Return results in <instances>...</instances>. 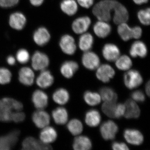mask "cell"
I'll return each instance as SVG.
<instances>
[{
    "label": "cell",
    "instance_id": "cell-1",
    "mask_svg": "<svg viewBox=\"0 0 150 150\" xmlns=\"http://www.w3.org/2000/svg\"><path fill=\"white\" fill-rule=\"evenodd\" d=\"M23 108L22 103L13 98H4L0 100V121H11L12 114L14 111L21 110Z\"/></svg>",
    "mask_w": 150,
    "mask_h": 150
},
{
    "label": "cell",
    "instance_id": "cell-2",
    "mask_svg": "<svg viewBox=\"0 0 150 150\" xmlns=\"http://www.w3.org/2000/svg\"><path fill=\"white\" fill-rule=\"evenodd\" d=\"M117 1L103 0L97 4L93 9V14L99 21H108L111 18L110 13L114 10Z\"/></svg>",
    "mask_w": 150,
    "mask_h": 150
},
{
    "label": "cell",
    "instance_id": "cell-3",
    "mask_svg": "<svg viewBox=\"0 0 150 150\" xmlns=\"http://www.w3.org/2000/svg\"><path fill=\"white\" fill-rule=\"evenodd\" d=\"M118 32L122 40L128 41L132 38L138 39L142 34V29L139 26L131 28L125 23L119 24Z\"/></svg>",
    "mask_w": 150,
    "mask_h": 150
},
{
    "label": "cell",
    "instance_id": "cell-4",
    "mask_svg": "<svg viewBox=\"0 0 150 150\" xmlns=\"http://www.w3.org/2000/svg\"><path fill=\"white\" fill-rule=\"evenodd\" d=\"M124 82L126 87L130 89L137 88L143 83V78L138 71L131 70L124 76Z\"/></svg>",
    "mask_w": 150,
    "mask_h": 150
},
{
    "label": "cell",
    "instance_id": "cell-5",
    "mask_svg": "<svg viewBox=\"0 0 150 150\" xmlns=\"http://www.w3.org/2000/svg\"><path fill=\"white\" fill-rule=\"evenodd\" d=\"M19 134L18 130H14L7 135L0 137V150L11 149L18 141Z\"/></svg>",
    "mask_w": 150,
    "mask_h": 150
},
{
    "label": "cell",
    "instance_id": "cell-6",
    "mask_svg": "<svg viewBox=\"0 0 150 150\" xmlns=\"http://www.w3.org/2000/svg\"><path fill=\"white\" fill-rule=\"evenodd\" d=\"M23 150H46L52 149L49 144H44L40 140H38L32 137H28L25 139L22 144Z\"/></svg>",
    "mask_w": 150,
    "mask_h": 150
},
{
    "label": "cell",
    "instance_id": "cell-7",
    "mask_svg": "<svg viewBox=\"0 0 150 150\" xmlns=\"http://www.w3.org/2000/svg\"><path fill=\"white\" fill-rule=\"evenodd\" d=\"M118 131V126L112 121L105 122L100 126L101 136L105 140L107 141L114 139Z\"/></svg>",
    "mask_w": 150,
    "mask_h": 150
},
{
    "label": "cell",
    "instance_id": "cell-8",
    "mask_svg": "<svg viewBox=\"0 0 150 150\" xmlns=\"http://www.w3.org/2000/svg\"><path fill=\"white\" fill-rule=\"evenodd\" d=\"M49 64V60L47 55L40 51H36L32 58L33 68L36 71L46 69Z\"/></svg>",
    "mask_w": 150,
    "mask_h": 150
},
{
    "label": "cell",
    "instance_id": "cell-9",
    "mask_svg": "<svg viewBox=\"0 0 150 150\" xmlns=\"http://www.w3.org/2000/svg\"><path fill=\"white\" fill-rule=\"evenodd\" d=\"M32 118L35 126L40 129L48 126L50 122V115L43 109H38L33 112Z\"/></svg>",
    "mask_w": 150,
    "mask_h": 150
},
{
    "label": "cell",
    "instance_id": "cell-10",
    "mask_svg": "<svg viewBox=\"0 0 150 150\" xmlns=\"http://www.w3.org/2000/svg\"><path fill=\"white\" fill-rule=\"evenodd\" d=\"M83 64L88 69L93 70L98 68L100 64V59L95 53L90 51H86L82 58Z\"/></svg>",
    "mask_w": 150,
    "mask_h": 150
},
{
    "label": "cell",
    "instance_id": "cell-11",
    "mask_svg": "<svg viewBox=\"0 0 150 150\" xmlns=\"http://www.w3.org/2000/svg\"><path fill=\"white\" fill-rule=\"evenodd\" d=\"M115 74V71L111 66L105 64L98 67L96 75L99 80L103 82L107 83L113 77Z\"/></svg>",
    "mask_w": 150,
    "mask_h": 150
},
{
    "label": "cell",
    "instance_id": "cell-12",
    "mask_svg": "<svg viewBox=\"0 0 150 150\" xmlns=\"http://www.w3.org/2000/svg\"><path fill=\"white\" fill-rule=\"evenodd\" d=\"M60 46L62 51L68 55H73L76 49L74 39L69 35L62 36L60 40Z\"/></svg>",
    "mask_w": 150,
    "mask_h": 150
},
{
    "label": "cell",
    "instance_id": "cell-13",
    "mask_svg": "<svg viewBox=\"0 0 150 150\" xmlns=\"http://www.w3.org/2000/svg\"><path fill=\"white\" fill-rule=\"evenodd\" d=\"M124 137L129 144L134 145H140L144 142V137L138 130L127 129L124 131Z\"/></svg>",
    "mask_w": 150,
    "mask_h": 150
},
{
    "label": "cell",
    "instance_id": "cell-14",
    "mask_svg": "<svg viewBox=\"0 0 150 150\" xmlns=\"http://www.w3.org/2000/svg\"><path fill=\"white\" fill-rule=\"evenodd\" d=\"M32 100L34 106L38 109H44L48 105V96L45 92L39 90L33 92Z\"/></svg>",
    "mask_w": 150,
    "mask_h": 150
},
{
    "label": "cell",
    "instance_id": "cell-15",
    "mask_svg": "<svg viewBox=\"0 0 150 150\" xmlns=\"http://www.w3.org/2000/svg\"><path fill=\"white\" fill-rule=\"evenodd\" d=\"M115 11L113 21L115 24H120L126 22L129 19V13L125 7L117 2L114 8Z\"/></svg>",
    "mask_w": 150,
    "mask_h": 150
},
{
    "label": "cell",
    "instance_id": "cell-16",
    "mask_svg": "<svg viewBox=\"0 0 150 150\" xmlns=\"http://www.w3.org/2000/svg\"><path fill=\"white\" fill-rule=\"evenodd\" d=\"M102 54L105 59L109 62L116 61L120 56L119 48L116 45L111 43L105 44L102 50Z\"/></svg>",
    "mask_w": 150,
    "mask_h": 150
},
{
    "label": "cell",
    "instance_id": "cell-17",
    "mask_svg": "<svg viewBox=\"0 0 150 150\" xmlns=\"http://www.w3.org/2000/svg\"><path fill=\"white\" fill-rule=\"evenodd\" d=\"M34 72L29 67H23L20 70L18 73L19 81L24 85H32L34 82Z\"/></svg>",
    "mask_w": 150,
    "mask_h": 150
},
{
    "label": "cell",
    "instance_id": "cell-18",
    "mask_svg": "<svg viewBox=\"0 0 150 150\" xmlns=\"http://www.w3.org/2000/svg\"><path fill=\"white\" fill-rule=\"evenodd\" d=\"M91 23L90 18L88 16L81 17L75 20L72 24L73 30L77 34L86 32Z\"/></svg>",
    "mask_w": 150,
    "mask_h": 150
},
{
    "label": "cell",
    "instance_id": "cell-19",
    "mask_svg": "<svg viewBox=\"0 0 150 150\" xmlns=\"http://www.w3.org/2000/svg\"><path fill=\"white\" fill-rule=\"evenodd\" d=\"M36 82L37 85L41 88H46L53 84L54 76L48 70H42L36 79Z\"/></svg>",
    "mask_w": 150,
    "mask_h": 150
},
{
    "label": "cell",
    "instance_id": "cell-20",
    "mask_svg": "<svg viewBox=\"0 0 150 150\" xmlns=\"http://www.w3.org/2000/svg\"><path fill=\"white\" fill-rule=\"evenodd\" d=\"M125 112L124 115L126 118H137L140 115V109L136 103L131 99L126 100L125 104Z\"/></svg>",
    "mask_w": 150,
    "mask_h": 150
},
{
    "label": "cell",
    "instance_id": "cell-21",
    "mask_svg": "<svg viewBox=\"0 0 150 150\" xmlns=\"http://www.w3.org/2000/svg\"><path fill=\"white\" fill-rule=\"evenodd\" d=\"M56 131L53 127L47 126L43 128L40 134V141L43 143L49 144L57 139Z\"/></svg>",
    "mask_w": 150,
    "mask_h": 150
},
{
    "label": "cell",
    "instance_id": "cell-22",
    "mask_svg": "<svg viewBox=\"0 0 150 150\" xmlns=\"http://www.w3.org/2000/svg\"><path fill=\"white\" fill-rule=\"evenodd\" d=\"M25 23L26 18L21 13H15L10 17L9 24L14 29L21 30L24 27Z\"/></svg>",
    "mask_w": 150,
    "mask_h": 150
},
{
    "label": "cell",
    "instance_id": "cell-23",
    "mask_svg": "<svg viewBox=\"0 0 150 150\" xmlns=\"http://www.w3.org/2000/svg\"><path fill=\"white\" fill-rule=\"evenodd\" d=\"M147 54V49L144 43L137 41L133 43L130 50V54L132 57L144 58Z\"/></svg>",
    "mask_w": 150,
    "mask_h": 150
},
{
    "label": "cell",
    "instance_id": "cell-24",
    "mask_svg": "<svg viewBox=\"0 0 150 150\" xmlns=\"http://www.w3.org/2000/svg\"><path fill=\"white\" fill-rule=\"evenodd\" d=\"M33 39L38 45L43 46L48 43L50 40V33L45 28H40L34 33Z\"/></svg>",
    "mask_w": 150,
    "mask_h": 150
},
{
    "label": "cell",
    "instance_id": "cell-25",
    "mask_svg": "<svg viewBox=\"0 0 150 150\" xmlns=\"http://www.w3.org/2000/svg\"><path fill=\"white\" fill-rule=\"evenodd\" d=\"M93 30L95 33L98 37L104 38L107 37L111 32L110 25L105 21L97 22L94 25Z\"/></svg>",
    "mask_w": 150,
    "mask_h": 150
},
{
    "label": "cell",
    "instance_id": "cell-26",
    "mask_svg": "<svg viewBox=\"0 0 150 150\" xmlns=\"http://www.w3.org/2000/svg\"><path fill=\"white\" fill-rule=\"evenodd\" d=\"M79 69V65L74 61H67L63 63L61 68V72L65 77L70 79L74 76Z\"/></svg>",
    "mask_w": 150,
    "mask_h": 150
},
{
    "label": "cell",
    "instance_id": "cell-27",
    "mask_svg": "<svg viewBox=\"0 0 150 150\" xmlns=\"http://www.w3.org/2000/svg\"><path fill=\"white\" fill-rule=\"evenodd\" d=\"M73 147L75 150H90L92 147L91 141L88 137L85 136L76 137Z\"/></svg>",
    "mask_w": 150,
    "mask_h": 150
},
{
    "label": "cell",
    "instance_id": "cell-28",
    "mask_svg": "<svg viewBox=\"0 0 150 150\" xmlns=\"http://www.w3.org/2000/svg\"><path fill=\"white\" fill-rule=\"evenodd\" d=\"M52 114V117L56 124L64 125L68 121V112L64 108H57L53 110Z\"/></svg>",
    "mask_w": 150,
    "mask_h": 150
},
{
    "label": "cell",
    "instance_id": "cell-29",
    "mask_svg": "<svg viewBox=\"0 0 150 150\" xmlns=\"http://www.w3.org/2000/svg\"><path fill=\"white\" fill-rule=\"evenodd\" d=\"M100 121L101 116L97 110H90L86 114V123L91 127H96L98 126Z\"/></svg>",
    "mask_w": 150,
    "mask_h": 150
},
{
    "label": "cell",
    "instance_id": "cell-30",
    "mask_svg": "<svg viewBox=\"0 0 150 150\" xmlns=\"http://www.w3.org/2000/svg\"><path fill=\"white\" fill-rule=\"evenodd\" d=\"M53 99L58 104H65L69 99V95L67 90L64 88L58 89L53 94Z\"/></svg>",
    "mask_w": 150,
    "mask_h": 150
},
{
    "label": "cell",
    "instance_id": "cell-31",
    "mask_svg": "<svg viewBox=\"0 0 150 150\" xmlns=\"http://www.w3.org/2000/svg\"><path fill=\"white\" fill-rule=\"evenodd\" d=\"M61 8L64 13L69 16L74 15L78 10L77 5L74 0H64L61 3Z\"/></svg>",
    "mask_w": 150,
    "mask_h": 150
},
{
    "label": "cell",
    "instance_id": "cell-32",
    "mask_svg": "<svg viewBox=\"0 0 150 150\" xmlns=\"http://www.w3.org/2000/svg\"><path fill=\"white\" fill-rule=\"evenodd\" d=\"M93 38L92 35L89 33H86L81 35L79 40V47L83 51H88L92 47Z\"/></svg>",
    "mask_w": 150,
    "mask_h": 150
},
{
    "label": "cell",
    "instance_id": "cell-33",
    "mask_svg": "<svg viewBox=\"0 0 150 150\" xmlns=\"http://www.w3.org/2000/svg\"><path fill=\"white\" fill-rule=\"evenodd\" d=\"M100 93L101 98L105 102H116L118 98L117 94L110 88H102L100 90Z\"/></svg>",
    "mask_w": 150,
    "mask_h": 150
},
{
    "label": "cell",
    "instance_id": "cell-34",
    "mask_svg": "<svg viewBox=\"0 0 150 150\" xmlns=\"http://www.w3.org/2000/svg\"><path fill=\"white\" fill-rule=\"evenodd\" d=\"M84 99L89 105L94 106L99 104L101 101V97L98 93L87 91L84 94Z\"/></svg>",
    "mask_w": 150,
    "mask_h": 150
},
{
    "label": "cell",
    "instance_id": "cell-35",
    "mask_svg": "<svg viewBox=\"0 0 150 150\" xmlns=\"http://www.w3.org/2000/svg\"><path fill=\"white\" fill-rule=\"evenodd\" d=\"M67 128L71 134L74 136L80 134L83 130L81 122L76 119L71 120L67 125Z\"/></svg>",
    "mask_w": 150,
    "mask_h": 150
},
{
    "label": "cell",
    "instance_id": "cell-36",
    "mask_svg": "<svg viewBox=\"0 0 150 150\" xmlns=\"http://www.w3.org/2000/svg\"><path fill=\"white\" fill-rule=\"evenodd\" d=\"M132 62L129 56L124 55L118 57L116 60L115 65L119 69L122 71L128 70L131 67Z\"/></svg>",
    "mask_w": 150,
    "mask_h": 150
},
{
    "label": "cell",
    "instance_id": "cell-37",
    "mask_svg": "<svg viewBox=\"0 0 150 150\" xmlns=\"http://www.w3.org/2000/svg\"><path fill=\"white\" fill-rule=\"evenodd\" d=\"M116 105L117 104L115 102H105L102 105L103 112L108 117L115 118Z\"/></svg>",
    "mask_w": 150,
    "mask_h": 150
},
{
    "label": "cell",
    "instance_id": "cell-38",
    "mask_svg": "<svg viewBox=\"0 0 150 150\" xmlns=\"http://www.w3.org/2000/svg\"><path fill=\"white\" fill-rule=\"evenodd\" d=\"M11 73L9 70L4 68H0V84H6L11 81Z\"/></svg>",
    "mask_w": 150,
    "mask_h": 150
},
{
    "label": "cell",
    "instance_id": "cell-39",
    "mask_svg": "<svg viewBox=\"0 0 150 150\" xmlns=\"http://www.w3.org/2000/svg\"><path fill=\"white\" fill-rule=\"evenodd\" d=\"M150 9L141 10L138 13V17L142 24L149 25L150 24Z\"/></svg>",
    "mask_w": 150,
    "mask_h": 150
},
{
    "label": "cell",
    "instance_id": "cell-40",
    "mask_svg": "<svg viewBox=\"0 0 150 150\" xmlns=\"http://www.w3.org/2000/svg\"><path fill=\"white\" fill-rule=\"evenodd\" d=\"M16 59L21 64H26L29 61L30 56L27 50L21 49L18 51L16 54Z\"/></svg>",
    "mask_w": 150,
    "mask_h": 150
},
{
    "label": "cell",
    "instance_id": "cell-41",
    "mask_svg": "<svg viewBox=\"0 0 150 150\" xmlns=\"http://www.w3.org/2000/svg\"><path fill=\"white\" fill-rule=\"evenodd\" d=\"M21 111V110L14 111L11 115V121H14L15 123H19L24 121L25 118V114L24 112Z\"/></svg>",
    "mask_w": 150,
    "mask_h": 150
},
{
    "label": "cell",
    "instance_id": "cell-42",
    "mask_svg": "<svg viewBox=\"0 0 150 150\" xmlns=\"http://www.w3.org/2000/svg\"><path fill=\"white\" fill-rule=\"evenodd\" d=\"M131 96L133 100L137 102H143L145 100L144 94L141 91L134 92L131 94Z\"/></svg>",
    "mask_w": 150,
    "mask_h": 150
},
{
    "label": "cell",
    "instance_id": "cell-43",
    "mask_svg": "<svg viewBox=\"0 0 150 150\" xmlns=\"http://www.w3.org/2000/svg\"><path fill=\"white\" fill-rule=\"evenodd\" d=\"M125 112V106L124 104H122V103L117 104L115 113V118H121L124 115Z\"/></svg>",
    "mask_w": 150,
    "mask_h": 150
},
{
    "label": "cell",
    "instance_id": "cell-44",
    "mask_svg": "<svg viewBox=\"0 0 150 150\" xmlns=\"http://www.w3.org/2000/svg\"><path fill=\"white\" fill-rule=\"evenodd\" d=\"M19 0H0V6L4 8L11 7L15 6Z\"/></svg>",
    "mask_w": 150,
    "mask_h": 150
},
{
    "label": "cell",
    "instance_id": "cell-45",
    "mask_svg": "<svg viewBox=\"0 0 150 150\" xmlns=\"http://www.w3.org/2000/svg\"><path fill=\"white\" fill-rule=\"evenodd\" d=\"M112 149L114 150H129V148L126 144L121 142H115L112 143Z\"/></svg>",
    "mask_w": 150,
    "mask_h": 150
},
{
    "label": "cell",
    "instance_id": "cell-46",
    "mask_svg": "<svg viewBox=\"0 0 150 150\" xmlns=\"http://www.w3.org/2000/svg\"><path fill=\"white\" fill-rule=\"evenodd\" d=\"M78 1L83 7L88 8L92 5L94 0H78Z\"/></svg>",
    "mask_w": 150,
    "mask_h": 150
},
{
    "label": "cell",
    "instance_id": "cell-47",
    "mask_svg": "<svg viewBox=\"0 0 150 150\" xmlns=\"http://www.w3.org/2000/svg\"><path fill=\"white\" fill-rule=\"evenodd\" d=\"M7 62L8 63L9 65H14L16 63V60L14 57L12 56H10L8 57L7 59Z\"/></svg>",
    "mask_w": 150,
    "mask_h": 150
},
{
    "label": "cell",
    "instance_id": "cell-48",
    "mask_svg": "<svg viewBox=\"0 0 150 150\" xmlns=\"http://www.w3.org/2000/svg\"><path fill=\"white\" fill-rule=\"evenodd\" d=\"M30 1L33 5L36 6L42 4L43 1V0H30Z\"/></svg>",
    "mask_w": 150,
    "mask_h": 150
},
{
    "label": "cell",
    "instance_id": "cell-49",
    "mask_svg": "<svg viewBox=\"0 0 150 150\" xmlns=\"http://www.w3.org/2000/svg\"><path fill=\"white\" fill-rule=\"evenodd\" d=\"M133 1L137 4L141 5L144 3L147 2L149 0H133Z\"/></svg>",
    "mask_w": 150,
    "mask_h": 150
},
{
    "label": "cell",
    "instance_id": "cell-50",
    "mask_svg": "<svg viewBox=\"0 0 150 150\" xmlns=\"http://www.w3.org/2000/svg\"><path fill=\"white\" fill-rule=\"evenodd\" d=\"M146 93L149 96H150V81L149 82L146 84Z\"/></svg>",
    "mask_w": 150,
    "mask_h": 150
}]
</instances>
